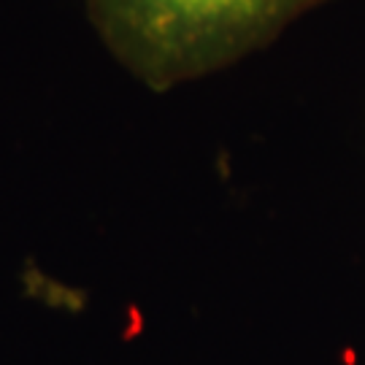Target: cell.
<instances>
[{
  "label": "cell",
  "mask_w": 365,
  "mask_h": 365,
  "mask_svg": "<svg viewBox=\"0 0 365 365\" xmlns=\"http://www.w3.org/2000/svg\"><path fill=\"white\" fill-rule=\"evenodd\" d=\"M322 0H87L108 52L152 90L233 66Z\"/></svg>",
  "instance_id": "obj_1"
}]
</instances>
